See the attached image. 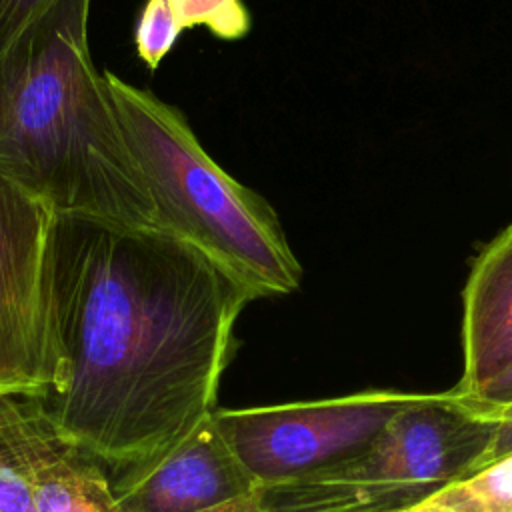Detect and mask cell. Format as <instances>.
Returning <instances> with one entry per match:
<instances>
[{"instance_id":"12","label":"cell","mask_w":512,"mask_h":512,"mask_svg":"<svg viewBox=\"0 0 512 512\" xmlns=\"http://www.w3.org/2000/svg\"><path fill=\"white\" fill-rule=\"evenodd\" d=\"M180 28L204 26L222 40H238L250 28L242 0H168Z\"/></svg>"},{"instance_id":"4","label":"cell","mask_w":512,"mask_h":512,"mask_svg":"<svg viewBox=\"0 0 512 512\" xmlns=\"http://www.w3.org/2000/svg\"><path fill=\"white\" fill-rule=\"evenodd\" d=\"M498 418L450 392L418 394L358 456L262 488L258 512H406L476 472Z\"/></svg>"},{"instance_id":"10","label":"cell","mask_w":512,"mask_h":512,"mask_svg":"<svg viewBox=\"0 0 512 512\" xmlns=\"http://www.w3.org/2000/svg\"><path fill=\"white\" fill-rule=\"evenodd\" d=\"M26 416L28 396H0V512H34Z\"/></svg>"},{"instance_id":"2","label":"cell","mask_w":512,"mask_h":512,"mask_svg":"<svg viewBox=\"0 0 512 512\" xmlns=\"http://www.w3.org/2000/svg\"><path fill=\"white\" fill-rule=\"evenodd\" d=\"M88 14L90 0H54L0 54V176L52 214L160 230L92 62Z\"/></svg>"},{"instance_id":"13","label":"cell","mask_w":512,"mask_h":512,"mask_svg":"<svg viewBox=\"0 0 512 512\" xmlns=\"http://www.w3.org/2000/svg\"><path fill=\"white\" fill-rule=\"evenodd\" d=\"M182 32L168 0H148L136 24V50L148 68H156L172 50L178 34Z\"/></svg>"},{"instance_id":"16","label":"cell","mask_w":512,"mask_h":512,"mask_svg":"<svg viewBox=\"0 0 512 512\" xmlns=\"http://www.w3.org/2000/svg\"><path fill=\"white\" fill-rule=\"evenodd\" d=\"M488 412H492V414L498 418V428H496L492 446H490V450L486 452V456H484L480 468L512 452V404L506 406V408L488 410Z\"/></svg>"},{"instance_id":"11","label":"cell","mask_w":512,"mask_h":512,"mask_svg":"<svg viewBox=\"0 0 512 512\" xmlns=\"http://www.w3.org/2000/svg\"><path fill=\"white\" fill-rule=\"evenodd\" d=\"M406 512H512V452Z\"/></svg>"},{"instance_id":"14","label":"cell","mask_w":512,"mask_h":512,"mask_svg":"<svg viewBox=\"0 0 512 512\" xmlns=\"http://www.w3.org/2000/svg\"><path fill=\"white\" fill-rule=\"evenodd\" d=\"M54 0H0V54L52 4Z\"/></svg>"},{"instance_id":"6","label":"cell","mask_w":512,"mask_h":512,"mask_svg":"<svg viewBox=\"0 0 512 512\" xmlns=\"http://www.w3.org/2000/svg\"><path fill=\"white\" fill-rule=\"evenodd\" d=\"M52 210L0 176V396H54L68 364L44 296V252Z\"/></svg>"},{"instance_id":"5","label":"cell","mask_w":512,"mask_h":512,"mask_svg":"<svg viewBox=\"0 0 512 512\" xmlns=\"http://www.w3.org/2000/svg\"><path fill=\"white\" fill-rule=\"evenodd\" d=\"M418 394L366 390L256 408H214L230 448L262 488L296 482L358 456Z\"/></svg>"},{"instance_id":"3","label":"cell","mask_w":512,"mask_h":512,"mask_svg":"<svg viewBox=\"0 0 512 512\" xmlns=\"http://www.w3.org/2000/svg\"><path fill=\"white\" fill-rule=\"evenodd\" d=\"M104 78L160 230L206 252L254 300L296 292L302 266L276 210L208 156L180 110L112 72Z\"/></svg>"},{"instance_id":"1","label":"cell","mask_w":512,"mask_h":512,"mask_svg":"<svg viewBox=\"0 0 512 512\" xmlns=\"http://www.w3.org/2000/svg\"><path fill=\"white\" fill-rule=\"evenodd\" d=\"M50 326L68 384L42 398L58 432L114 472L182 442L214 408L252 292L184 238L52 214Z\"/></svg>"},{"instance_id":"15","label":"cell","mask_w":512,"mask_h":512,"mask_svg":"<svg viewBox=\"0 0 512 512\" xmlns=\"http://www.w3.org/2000/svg\"><path fill=\"white\" fill-rule=\"evenodd\" d=\"M464 400H468L480 410H498V408L510 406L512 404V364L502 372H498L496 376H492L490 380H486L474 396Z\"/></svg>"},{"instance_id":"9","label":"cell","mask_w":512,"mask_h":512,"mask_svg":"<svg viewBox=\"0 0 512 512\" xmlns=\"http://www.w3.org/2000/svg\"><path fill=\"white\" fill-rule=\"evenodd\" d=\"M26 446L34 512H120L104 468L58 432L38 396H28Z\"/></svg>"},{"instance_id":"7","label":"cell","mask_w":512,"mask_h":512,"mask_svg":"<svg viewBox=\"0 0 512 512\" xmlns=\"http://www.w3.org/2000/svg\"><path fill=\"white\" fill-rule=\"evenodd\" d=\"M212 412L168 452L116 472L110 488L120 512H258L262 486Z\"/></svg>"},{"instance_id":"8","label":"cell","mask_w":512,"mask_h":512,"mask_svg":"<svg viewBox=\"0 0 512 512\" xmlns=\"http://www.w3.org/2000/svg\"><path fill=\"white\" fill-rule=\"evenodd\" d=\"M462 398L512 364V224L474 258L462 290Z\"/></svg>"}]
</instances>
